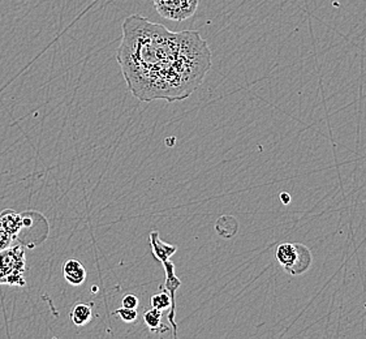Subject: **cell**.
<instances>
[{"instance_id": "cell-7", "label": "cell", "mask_w": 366, "mask_h": 339, "mask_svg": "<svg viewBox=\"0 0 366 339\" xmlns=\"http://www.w3.org/2000/svg\"><path fill=\"white\" fill-rule=\"evenodd\" d=\"M150 243H151V250H153L154 257L160 261L162 264L165 261H169L178 250L176 246H171V244L162 241L157 231L150 232Z\"/></svg>"}, {"instance_id": "cell-5", "label": "cell", "mask_w": 366, "mask_h": 339, "mask_svg": "<svg viewBox=\"0 0 366 339\" xmlns=\"http://www.w3.org/2000/svg\"><path fill=\"white\" fill-rule=\"evenodd\" d=\"M0 225L13 239L16 240L17 235L24 229V218H22V216L17 214L15 210H3L0 213Z\"/></svg>"}, {"instance_id": "cell-1", "label": "cell", "mask_w": 366, "mask_h": 339, "mask_svg": "<svg viewBox=\"0 0 366 339\" xmlns=\"http://www.w3.org/2000/svg\"><path fill=\"white\" fill-rule=\"evenodd\" d=\"M116 59L136 98L175 102L201 86L211 67V51L198 31H171L132 15L123 24Z\"/></svg>"}, {"instance_id": "cell-16", "label": "cell", "mask_w": 366, "mask_h": 339, "mask_svg": "<svg viewBox=\"0 0 366 339\" xmlns=\"http://www.w3.org/2000/svg\"><path fill=\"white\" fill-rule=\"evenodd\" d=\"M121 307L125 308H132V310H137L139 308V298L136 295H125L123 300H121Z\"/></svg>"}, {"instance_id": "cell-12", "label": "cell", "mask_w": 366, "mask_h": 339, "mask_svg": "<svg viewBox=\"0 0 366 339\" xmlns=\"http://www.w3.org/2000/svg\"><path fill=\"white\" fill-rule=\"evenodd\" d=\"M144 322L146 324L150 331L160 333V331H167V328L162 325V310L151 308L144 315Z\"/></svg>"}, {"instance_id": "cell-9", "label": "cell", "mask_w": 366, "mask_h": 339, "mask_svg": "<svg viewBox=\"0 0 366 339\" xmlns=\"http://www.w3.org/2000/svg\"><path fill=\"white\" fill-rule=\"evenodd\" d=\"M277 262L287 271L296 261L297 246L296 243H283L277 248Z\"/></svg>"}, {"instance_id": "cell-11", "label": "cell", "mask_w": 366, "mask_h": 339, "mask_svg": "<svg viewBox=\"0 0 366 339\" xmlns=\"http://www.w3.org/2000/svg\"><path fill=\"white\" fill-rule=\"evenodd\" d=\"M219 220L222 222V223L217 222V231H218L219 235L226 238V239L234 238L238 231V220H235L234 217L231 220V216H223Z\"/></svg>"}, {"instance_id": "cell-4", "label": "cell", "mask_w": 366, "mask_h": 339, "mask_svg": "<svg viewBox=\"0 0 366 339\" xmlns=\"http://www.w3.org/2000/svg\"><path fill=\"white\" fill-rule=\"evenodd\" d=\"M165 273H166V282H165V289L169 291V298H171V308H169V319L171 325L174 326V337H178V325L175 322V308H176V300L175 295L178 287L181 286V280H178L175 274V265L171 261H165Z\"/></svg>"}, {"instance_id": "cell-10", "label": "cell", "mask_w": 366, "mask_h": 339, "mask_svg": "<svg viewBox=\"0 0 366 339\" xmlns=\"http://www.w3.org/2000/svg\"><path fill=\"white\" fill-rule=\"evenodd\" d=\"M91 304L79 303L70 310V319L76 326H85L93 319V310Z\"/></svg>"}, {"instance_id": "cell-2", "label": "cell", "mask_w": 366, "mask_h": 339, "mask_svg": "<svg viewBox=\"0 0 366 339\" xmlns=\"http://www.w3.org/2000/svg\"><path fill=\"white\" fill-rule=\"evenodd\" d=\"M26 256L24 246H10L0 252V286H24Z\"/></svg>"}, {"instance_id": "cell-13", "label": "cell", "mask_w": 366, "mask_h": 339, "mask_svg": "<svg viewBox=\"0 0 366 339\" xmlns=\"http://www.w3.org/2000/svg\"><path fill=\"white\" fill-rule=\"evenodd\" d=\"M150 304H151V308H155V310H162V312L167 310V308H171V298H169L167 291L159 292L157 295L151 296Z\"/></svg>"}, {"instance_id": "cell-8", "label": "cell", "mask_w": 366, "mask_h": 339, "mask_svg": "<svg viewBox=\"0 0 366 339\" xmlns=\"http://www.w3.org/2000/svg\"><path fill=\"white\" fill-rule=\"evenodd\" d=\"M297 246V257L295 264L287 270L288 274L297 277V276H301L304 274L305 271L309 270L310 265H312V252L307 248V246L304 244H300L296 243Z\"/></svg>"}, {"instance_id": "cell-15", "label": "cell", "mask_w": 366, "mask_h": 339, "mask_svg": "<svg viewBox=\"0 0 366 339\" xmlns=\"http://www.w3.org/2000/svg\"><path fill=\"white\" fill-rule=\"evenodd\" d=\"M13 241H15V239L0 225V252L6 250V248H8L10 246H12Z\"/></svg>"}, {"instance_id": "cell-17", "label": "cell", "mask_w": 366, "mask_h": 339, "mask_svg": "<svg viewBox=\"0 0 366 339\" xmlns=\"http://www.w3.org/2000/svg\"><path fill=\"white\" fill-rule=\"evenodd\" d=\"M280 201H282L284 205H288L289 201H291V196L288 195L287 192H283V193H280Z\"/></svg>"}, {"instance_id": "cell-6", "label": "cell", "mask_w": 366, "mask_h": 339, "mask_svg": "<svg viewBox=\"0 0 366 339\" xmlns=\"http://www.w3.org/2000/svg\"><path fill=\"white\" fill-rule=\"evenodd\" d=\"M64 278L70 286H81L86 280V270L77 259H68L63 266Z\"/></svg>"}, {"instance_id": "cell-14", "label": "cell", "mask_w": 366, "mask_h": 339, "mask_svg": "<svg viewBox=\"0 0 366 339\" xmlns=\"http://www.w3.org/2000/svg\"><path fill=\"white\" fill-rule=\"evenodd\" d=\"M115 316H119L121 321L124 322H135L137 317H139V313L137 310H132V308H125V307H121L114 312Z\"/></svg>"}, {"instance_id": "cell-3", "label": "cell", "mask_w": 366, "mask_h": 339, "mask_svg": "<svg viewBox=\"0 0 366 339\" xmlns=\"http://www.w3.org/2000/svg\"><path fill=\"white\" fill-rule=\"evenodd\" d=\"M199 0H153L155 10L163 19L169 21L188 20L198 10Z\"/></svg>"}]
</instances>
